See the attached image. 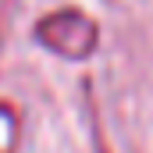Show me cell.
<instances>
[{
    "label": "cell",
    "mask_w": 153,
    "mask_h": 153,
    "mask_svg": "<svg viewBox=\"0 0 153 153\" xmlns=\"http://www.w3.org/2000/svg\"><path fill=\"white\" fill-rule=\"evenodd\" d=\"M36 39L46 50H53V53H61L68 61H85L100 43V29H96V22L89 14H82L75 7H61V11L39 18Z\"/></svg>",
    "instance_id": "cell-1"
},
{
    "label": "cell",
    "mask_w": 153,
    "mask_h": 153,
    "mask_svg": "<svg viewBox=\"0 0 153 153\" xmlns=\"http://www.w3.org/2000/svg\"><path fill=\"white\" fill-rule=\"evenodd\" d=\"M22 139V111L11 100H0V153H18Z\"/></svg>",
    "instance_id": "cell-2"
}]
</instances>
